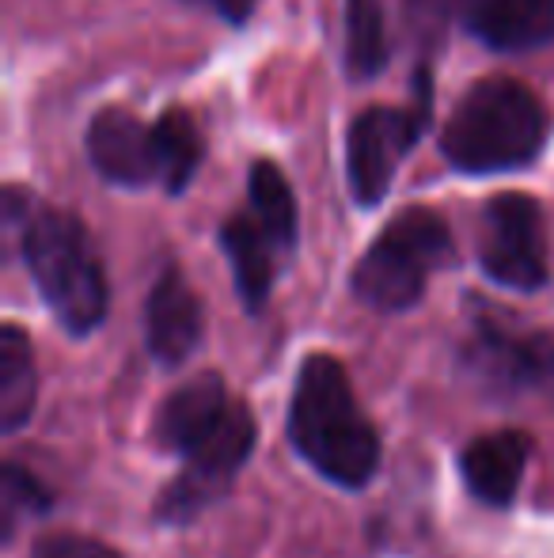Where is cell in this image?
<instances>
[{"instance_id": "obj_6", "label": "cell", "mask_w": 554, "mask_h": 558, "mask_svg": "<svg viewBox=\"0 0 554 558\" xmlns=\"http://www.w3.org/2000/svg\"><path fill=\"white\" fill-rule=\"evenodd\" d=\"M259 441V426L247 403H232L224 426L209 437L194 456L183 460V471L163 486L156 501V521L160 524H190L209 506L224 498L236 483V475L247 468Z\"/></svg>"}, {"instance_id": "obj_8", "label": "cell", "mask_w": 554, "mask_h": 558, "mask_svg": "<svg viewBox=\"0 0 554 558\" xmlns=\"http://www.w3.org/2000/svg\"><path fill=\"white\" fill-rule=\"evenodd\" d=\"M464 368L494 396H554V338L509 331L482 316L464 342Z\"/></svg>"}, {"instance_id": "obj_16", "label": "cell", "mask_w": 554, "mask_h": 558, "mask_svg": "<svg viewBox=\"0 0 554 558\" xmlns=\"http://www.w3.org/2000/svg\"><path fill=\"white\" fill-rule=\"evenodd\" d=\"M247 209L274 235L278 247L293 258L296 240H300V214H296L293 186L274 160H255L247 171Z\"/></svg>"}, {"instance_id": "obj_1", "label": "cell", "mask_w": 554, "mask_h": 558, "mask_svg": "<svg viewBox=\"0 0 554 558\" xmlns=\"http://www.w3.org/2000/svg\"><path fill=\"white\" fill-rule=\"evenodd\" d=\"M4 225L20 243L23 263H27L53 319L76 338L99 331L111 296H107L103 263H99L81 217L69 209L42 206L35 194L8 186Z\"/></svg>"}, {"instance_id": "obj_2", "label": "cell", "mask_w": 554, "mask_h": 558, "mask_svg": "<svg viewBox=\"0 0 554 558\" xmlns=\"http://www.w3.org/2000/svg\"><path fill=\"white\" fill-rule=\"evenodd\" d=\"M288 441L323 478L365 490L380 468V437L354 396L349 373L331 353H311L296 368Z\"/></svg>"}, {"instance_id": "obj_14", "label": "cell", "mask_w": 554, "mask_h": 558, "mask_svg": "<svg viewBox=\"0 0 554 558\" xmlns=\"http://www.w3.org/2000/svg\"><path fill=\"white\" fill-rule=\"evenodd\" d=\"M221 251L232 266V278H236V293L251 316H259L270 301V289H274L278 266L288 263V255L274 243V235L255 221L251 209H239L217 232Z\"/></svg>"}, {"instance_id": "obj_21", "label": "cell", "mask_w": 554, "mask_h": 558, "mask_svg": "<svg viewBox=\"0 0 554 558\" xmlns=\"http://www.w3.org/2000/svg\"><path fill=\"white\" fill-rule=\"evenodd\" d=\"M183 4L206 8V12H213L217 20H224L229 27H244V23L255 15V4H259V0H183Z\"/></svg>"}, {"instance_id": "obj_19", "label": "cell", "mask_w": 554, "mask_h": 558, "mask_svg": "<svg viewBox=\"0 0 554 558\" xmlns=\"http://www.w3.org/2000/svg\"><path fill=\"white\" fill-rule=\"evenodd\" d=\"M50 506L53 494L30 471H23L20 463H4L0 468V524H4V539H12L20 521L50 513Z\"/></svg>"}, {"instance_id": "obj_4", "label": "cell", "mask_w": 554, "mask_h": 558, "mask_svg": "<svg viewBox=\"0 0 554 558\" xmlns=\"http://www.w3.org/2000/svg\"><path fill=\"white\" fill-rule=\"evenodd\" d=\"M456 263L452 228L436 209L407 206L384 225L354 266V296L377 312H407L436 270Z\"/></svg>"}, {"instance_id": "obj_11", "label": "cell", "mask_w": 554, "mask_h": 558, "mask_svg": "<svg viewBox=\"0 0 554 558\" xmlns=\"http://www.w3.org/2000/svg\"><path fill=\"white\" fill-rule=\"evenodd\" d=\"M229 411H232V399L221 373H198L163 399L160 414L152 422V437L163 452H175L186 460V456L198 452L224 426Z\"/></svg>"}, {"instance_id": "obj_20", "label": "cell", "mask_w": 554, "mask_h": 558, "mask_svg": "<svg viewBox=\"0 0 554 558\" xmlns=\"http://www.w3.org/2000/svg\"><path fill=\"white\" fill-rule=\"evenodd\" d=\"M30 558H122L114 547L99 544V539L88 536H69V532H58V536H46L30 547Z\"/></svg>"}, {"instance_id": "obj_7", "label": "cell", "mask_w": 554, "mask_h": 558, "mask_svg": "<svg viewBox=\"0 0 554 558\" xmlns=\"http://www.w3.org/2000/svg\"><path fill=\"white\" fill-rule=\"evenodd\" d=\"M479 266L502 289L535 293L547 286V221L532 194H497L487 202Z\"/></svg>"}, {"instance_id": "obj_17", "label": "cell", "mask_w": 554, "mask_h": 558, "mask_svg": "<svg viewBox=\"0 0 554 558\" xmlns=\"http://www.w3.org/2000/svg\"><path fill=\"white\" fill-rule=\"evenodd\" d=\"M156 145H160V186L178 198L206 160V137L186 107H168L156 118Z\"/></svg>"}, {"instance_id": "obj_9", "label": "cell", "mask_w": 554, "mask_h": 558, "mask_svg": "<svg viewBox=\"0 0 554 558\" xmlns=\"http://www.w3.org/2000/svg\"><path fill=\"white\" fill-rule=\"evenodd\" d=\"M84 145H88L91 168L111 186H122V191L160 186L156 122H140L126 107H103V111L88 122Z\"/></svg>"}, {"instance_id": "obj_15", "label": "cell", "mask_w": 554, "mask_h": 558, "mask_svg": "<svg viewBox=\"0 0 554 558\" xmlns=\"http://www.w3.org/2000/svg\"><path fill=\"white\" fill-rule=\"evenodd\" d=\"M38 373L30 338L15 324L0 327V429L8 437L20 434L35 414Z\"/></svg>"}, {"instance_id": "obj_13", "label": "cell", "mask_w": 554, "mask_h": 558, "mask_svg": "<svg viewBox=\"0 0 554 558\" xmlns=\"http://www.w3.org/2000/svg\"><path fill=\"white\" fill-rule=\"evenodd\" d=\"M528 460H532V437L525 429H497L475 437L459 452V475L482 506L505 509L517 501Z\"/></svg>"}, {"instance_id": "obj_10", "label": "cell", "mask_w": 554, "mask_h": 558, "mask_svg": "<svg viewBox=\"0 0 554 558\" xmlns=\"http://www.w3.org/2000/svg\"><path fill=\"white\" fill-rule=\"evenodd\" d=\"M206 316L201 301L178 266H163L145 301V345L160 365L175 368L198 350Z\"/></svg>"}, {"instance_id": "obj_5", "label": "cell", "mask_w": 554, "mask_h": 558, "mask_svg": "<svg viewBox=\"0 0 554 558\" xmlns=\"http://www.w3.org/2000/svg\"><path fill=\"white\" fill-rule=\"evenodd\" d=\"M433 73H415V99L407 107H365L346 130V183L361 209H377L395 183V171L429 130Z\"/></svg>"}, {"instance_id": "obj_18", "label": "cell", "mask_w": 554, "mask_h": 558, "mask_svg": "<svg viewBox=\"0 0 554 558\" xmlns=\"http://www.w3.org/2000/svg\"><path fill=\"white\" fill-rule=\"evenodd\" d=\"M392 58V35H387L384 0H346V76L349 81H372L384 73Z\"/></svg>"}, {"instance_id": "obj_3", "label": "cell", "mask_w": 554, "mask_h": 558, "mask_svg": "<svg viewBox=\"0 0 554 558\" xmlns=\"http://www.w3.org/2000/svg\"><path fill=\"white\" fill-rule=\"evenodd\" d=\"M551 114L543 99L513 76H482L459 96L441 133V153L464 175H502L543 153Z\"/></svg>"}, {"instance_id": "obj_12", "label": "cell", "mask_w": 554, "mask_h": 558, "mask_svg": "<svg viewBox=\"0 0 554 558\" xmlns=\"http://www.w3.org/2000/svg\"><path fill=\"white\" fill-rule=\"evenodd\" d=\"M459 23L497 53H528L554 38V0H459Z\"/></svg>"}]
</instances>
